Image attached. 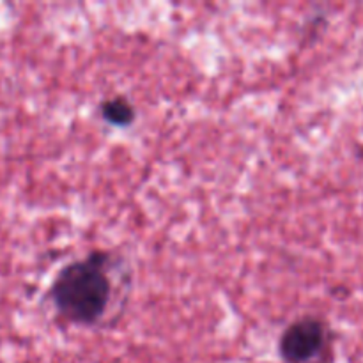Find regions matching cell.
<instances>
[{"instance_id": "1", "label": "cell", "mask_w": 363, "mask_h": 363, "mask_svg": "<svg viewBox=\"0 0 363 363\" xmlns=\"http://www.w3.org/2000/svg\"><path fill=\"white\" fill-rule=\"evenodd\" d=\"M108 262V254L91 252L85 259L69 262L57 273L50 287V300L64 319L91 326L105 315L112 293L106 272Z\"/></svg>"}, {"instance_id": "2", "label": "cell", "mask_w": 363, "mask_h": 363, "mask_svg": "<svg viewBox=\"0 0 363 363\" xmlns=\"http://www.w3.org/2000/svg\"><path fill=\"white\" fill-rule=\"evenodd\" d=\"M328 342V330L319 318L303 315L280 335L279 353L286 363H311L321 357Z\"/></svg>"}, {"instance_id": "3", "label": "cell", "mask_w": 363, "mask_h": 363, "mask_svg": "<svg viewBox=\"0 0 363 363\" xmlns=\"http://www.w3.org/2000/svg\"><path fill=\"white\" fill-rule=\"evenodd\" d=\"M99 112L101 117L110 123L112 126H130L133 124V121L137 119V112H135V106L131 105V101L124 96H113V98L105 99L99 106Z\"/></svg>"}]
</instances>
